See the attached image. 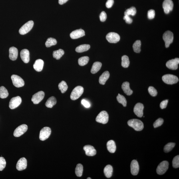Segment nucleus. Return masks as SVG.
<instances>
[{
    "label": "nucleus",
    "mask_w": 179,
    "mask_h": 179,
    "mask_svg": "<svg viewBox=\"0 0 179 179\" xmlns=\"http://www.w3.org/2000/svg\"><path fill=\"white\" fill-rule=\"evenodd\" d=\"M128 125L133 128L137 131H141L143 129L144 124L143 123L139 120L133 119L128 121Z\"/></svg>",
    "instance_id": "nucleus-1"
},
{
    "label": "nucleus",
    "mask_w": 179,
    "mask_h": 179,
    "mask_svg": "<svg viewBox=\"0 0 179 179\" xmlns=\"http://www.w3.org/2000/svg\"><path fill=\"white\" fill-rule=\"evenodd\" d=\"M162 79L164 83L170 85L177 83L179 81L178 78L176 76L170 74L164 75Z\"/></svg>",
    "instance_id": "nucleus-2"
},
{
    "label": "nucleus",
    "mask_w": 179,
    "mask_h": 179,
    "mask_svg": "<svg viewBox=\"0 0 179 179\" xmlns=\"http://www.w3.org/2000/svg\"><path fill=\"white\" fill-rule=\"evenodd\" d=\"M84 92V88L81 86H78L74 88L70 95V98L72 100L78 99Z\"/></svg>",
    "instance_id": "nucleus-3"
},
{
    "label": "nucleus",
    "mask_w": 179,
    "mask_h": 179,
    "mask_svg": "<svg viewBox=\"0 0 179 179\" xmlns=\"http://www.w3.org/2000/svg\"><path fill=\"white\" fill-rule=\"evenodd\" d=\"M163 39L165 43L166 47L168 48L169 47L170 44L172 43L173 41V34L169 31H166L163 35Z\"/></svg>",
    "instance_id": "nucleus-4"
},
{
    "label": "nucleus",
    "mask_w": 179,
    "mask_h": 179,
    "mask_svg": "<svg viewBox=\"0 0 179 179\" xmlns=\"http://www.w3.org/2000/svg\"><path fill=\"white\" fill-rule=\"evenodd\" d=\"M108 118L109 116L107 112L105 111H102L96 116V120L98 122L105 124L108 122Z\"/></svg>",
    "instance_id": "nucleus-5"
},
{
    "label": "nucleus",
    "mask_w": 179,
    "mask_h": 179,
    "mask_svg": "<svg viewBox=\"0 0 179 179\" xmlns=\"http://www.w3.org/2000/svg\"><path fill=\"white\" fill-rule=\"evenodd\" d=\"M34 22L29 21L22 26L19 30V33L21 35H24L31 31L34 26Z\"/></svg>",
    "instance_id": "nucleus-6"
},
{
    "label": "nucleus",
    "mask_w": 179,
    "mask_h": 179,
    "mask_svg": "<svg viewBox=\"0 0 179 179\" xmlns=\"http://www.w3.org/2000/svg\"><path fill=\"white\" fill-rule=\"evenodd\" d=\"M169 163L167 161H164L159 164L157 168V173L159 175H162L165 173L168 168Z\"/></svg>",
    "instance_id": "nucleus-7"
},
{
    "label": "nucleus",
    "mask_w": 179,
    "mask_h": 179,
    "mask_svg": "<svg viewBox=\"0 0 179 179\" xmlns=\"http://www.w3.org/2000/svg\"><path fill=\"white\" fill-rule=\"evenodd\" d=\"M11 79L13 85L16 87H21L24 85V81L19 76L16 75H12Z\"/></svg>",
    "instance_id": "nucleus-8"
},
{
    "label": "nucleus",
    "mask_w": 179,
    "mask_h": 179,
    "mask_svg": "<svg viewBox=\"0 0 179 179\" xmlns=\"http://www.w3.org/2000/svg\"><path fill=\"white\" fill-rule=\"evenodd\" d=\"M51 133V128L45 127L42 128L40 132L39 138L41 141H45L49 138Z\"/></svg>",
    "instance_id": "nucleus-9"
},
{
    "label": "nucleus",
    "mask_w": 179,
    "mask_h": 179,
    "mask_svg": "<svg viewBox=\"0 0 179 179\" xmlns=\"http://www.w3.org/2000/svg\"><path fill=\"white\" fill-rule=\"evenodd\" d=\"M106 39L110 43H116L120 41V37L117 33L114 32H110L106 37Z\"/></svg>",
    "instance_id": "nucleus-10"
},
{
    "label": "nucleus",
    "mask_w": 179,
    "mask_h": 179,
    "mask_svg": "<svg viewBox=\"0 0 179 179\" xmlns=\"http://www.w3.org/2000/svg\"><path fill=\"white\" fill-rule=\"evenodd\" d=\"M28 129V126L26 125L23 124L18 127L14 132V136L15 137H19L25 133Z\"/></svg>",
    "instance_id": "nucleus-11"
},
{
    "label": "nucleus",
    "mask_w": 179,
    "mask_h": 179,
    "mask_svg": "<svg viewBox=\"0 0 179 179\" xmlns=\"http://www.w3.org/2000/svg\"><path fill=\"white\" fill-rule=\"evenodd\" d=\"M22 102V99L20 96L12 98L9 102V107L11 109H14L18 106Z\"/></svg>",
    "instance_id": "nucleus-12"
},
{
    "label": "nucleus",
    "mask_w": 179,
    "mask_h": 179,
    "mask_svg": "<svg viewBox=\"0 0 179 179\" xmlns=\"http://www.w3.org/2000/svg\"><path fill=\"white\" fill-rule=\"evenodd\" d=\"M164 13L168 14L171 11L174 7V3L172 0H164L162 4Z\"/></svg>",
    "instance_id": "nucleus-13"
},
{
    "label": "nucleus",
    "mask_w": 179,
    "mask_h": 179,
    "mask_svg": "<svg viewBox=\"0 0 179 179\" xmlns=\"http://www.w3.org/2000/svg\"><path fill=\"white\" fill-rule=\"evenodd\" d=\"M45 93L43 91L38 92L32 96V101L35 104H39L43 99Z\"/></svg>",
    "instance_id": "nucleus-14"
},
{
    "label": "nucleus",
    "mask_w": 179,
    "mask_h": 179,
    "mask_svg": "<svg viewBox=\"0 0 179 179\" xmlns=\"http://www.w3.org/2000/svg\"><path fill=\"white\" fill-rule=\"evenodd\" d=\"M179 63V58H176L174 59L168 60L167 62L166 65L169 69L175 70L178 69Z\"/></svg>",
    "instance_id": "nucleus-15"
},
{
    "label": "nucleus",
    "mask_w": 179,
    "mask_h": 179,
    "mask_svg": "<svg viewBox=\"0 0 179 179\" xmlns=\"http://www.w3.org/2000/svg\"><path fill=\"white\" fill-rule=\"evenodd\" d=\"M143 104L141 103H138L136 104L134 108V112L135 114L138 117L142 118L143 115Z\"/></svg>",
    "instance_id": "nucleus-16"
},
{
    "label": "nucleus",
    "mask_w": 179,
    "mask_h": 179,
    "mask_svg": "<svg viewBox=\"0 0 179 179\" xmlns=\"http://www.w3.org/2000/svg\"><path fill=\"white\" fill-rule=\"evenodd\" d=\"M131 172L133 176L137 175L139 170V166L138 163L136 160H133L131 163Z\"/></svg>",
    "instance_id": "nucleus-17"
},
{
    "label": "nucleus",
    "mask_w": 179,
    "mask_h": 179,
    "mask_svg": "<svg viewBox=\"0 0 179 179\" xmlns=\"http://www.w3.org/2000/svg\"><path fill=\"white\" fill-rule=\"evenodd\" d=\"M85 35V32L82 29H78L72 32L70 34V37L72 39H78Z\"/></svg>",
    "instance_id": "nucleus-18"
},
{
    "label": "nucleus",
    "mask_w": 179,
    "mask_h": 179,
    "mask_svg": "<svg viewBox=\"0 0 179 179\" xmlns=\"http://www.w3.org/2000/svg\"><path fill=\"white\" fill-rule=\"evenodd\" d=\"M27 161L25 158L20 159L17 164V169L19 171L25 170L27 168Z\"/></svg>",
    "instance_id": "nucleus-19"
},
{
    "label": "nucleus",
    "mask_w": 179,
    "mask_h": 179,
    "mask_svg": "<svg viewBox=\"0 0 179 179\" xmlns=\"http://www.w3.org/2000/svg\"><path fill=\"white\" fill-rule=\"evenodd\" d=\"M84 150L85 151L86 155L93 156L96 154V150L93 146L90 145H86L84 147Z\"/></svg>",
    "instance_id": "nucleus-20"
},
{
    "label": "nucleus",
    "mask_w": 179,
    "mask_h": 179,
    "mask_svg": "<svg viewBox=\"0 0 179 179\" xmlns=\"http://www.w3.org/2000/svg\"><path fill=\"white\" fill-rule=\"evenodd\" d=\"M21 59L24 63H28L30 60V53L28 50L24 49L22 50L20 53Z\"/></svg>",
    "instance_id": "nucleus-21"
},
{
    "label": "nucleus",
    "mask_w": 179,
    "mask_h": 179,
    "mask_svg": "<svg viewBox=\"0 0 179 179\" xmlns=\"http://www.w3.org/2000/svg\"><path fill=\"white\" fill-rule=\"evenodd\" d=\"M18 55V50L15 47L10 48L9 49V57L12 60H15L17 59Z\"/></svg>",
    "instance_id": "nucleus-22"
},
{
    "label": "nucleus",
    "mask_w": 179,
    "mask_h": 179,
    "mask_svg": "<svg viewBox=\"0 0 179 179\" xmlns=\"http://www.w3.org/2000/svg\"><path fill=\"white\" fill-rule=\"evenodd\" d=\"M44 62L41 59H38L36 60L33 65V67L36 71L40 72L43 69Z\"/></svg>",
    "instance_id": "nucleus-23"
},
{
    "label": "nucleus",
    "mask_w": 179,
    "mask_h": 179,
    "mask_svg": "<svg viewBox=\"0 0 179 179\" xmlns=\"http://www.w3.org/2000/svg\"><path fill=\"white\" fill-rule=\"evenodd\" d=\"M130 84L128 82H124L122 85V88L125 93L127 95L130 96L132 94L133 91L130 89Z\"/></svg>",
    "instance_id": "nucleus-24"
},
{
    "label": "nucleus",
    "mask_w": 179,
    "mask_h": 179,
    "mask_svg": "<svg viewBox=\"0 0 179 179\" xmlns=\"http://www.w3.org/2000/svg\"><path fill=\"white\" fill-rule=\"evenodd\" d=\"M110 74L109 72H104L100 76L99 79V83L102 85H104L110 77Z\"/></svg>",
    "instance_id": "nucleus-25"
},
{
    "label": "nucleus",
    "mask_w": 179,
    "mask_h": 179,
    "mask_svg": "<svg viewBox=\"0 0 179 179\" xmlns=\"http://www.w3.org/2000/svg\"><path fill=\"white\" fill-rule=\"evenodd\" d=\"M107 149L110 152L113 153L116 150V146L115 142L114 141L110 140L107 142L106 144Z\"/></svg>",
    "instance_id": "nucleus-26"
},
{
    "label": "nucleus",
    "mask_w": 179,
    "mask_h": 179,
    "mask_svg": "<svg viewBox=\"0 0 179 179\" xmlns=\"http://www.w3.org/2000/svg\"><path fill=\"white\" fill-rule=\"evenodd\" d=\"M113 169L112 167L110 165L106 166L104 169V173L106 178H109L111 177L113 173Z\"/></svg>",
    "instance_id": "nucleus-27"
},
{
    "label": "nucleus",
    "mask_w": 179,
    "mask_h": 179,
    "mask_svg": "<svg viewBox=\"0 0 179 179\" xmlns=\"http://www.w3.org/2000/svg\"><path fill=\"white\" fill-rule=\"evenodd\" d=\"M57 100L54 96H51L47 100L46 102L45 105L47 108H51L57 103Z\"/></svg>",
    "instance_id": "nucleus-28"
},
{
    "label": "nucleus",
    "mask_w": 179,
    "mask_h": 179,
    "mask_svg": "<svg viewBox=\"0 0 179 179\" xmlns=\"http://www.w3.org/2000/svg\"><path fill=\"white\" fill-rule=\"evenodd\" d=\"M102 64L99 62H94L92 66L91 69V72L92 74H95L99 71L101 68Z\"/></svg>",
    "instance_id": "nucleus-29"
},
{
    "label": "nucleus",
    "mask_w": 179,
    "mask_h": 179,
    "mask_svg": "<svg viewBox=\"0 0 179 179\" xmlns=\"http://www.w3.org/2000/svg\"><path fill=\"white\" fill-rule=\"evenodd\" d=\"M90 48V46L88 44H84L78 46L76 49V51L77 53H81L87 51Z\"/></svg>",
    "instance_id": "nucleus-30"
},
{
    "label": "nucleus",
    "mask_w": 179,
    "mask_h": 179,
    "mask_svg": "<svg viewBox=\"0 0 179 179\" xmlns=\"http://www.w3.org/2000/svg\"><path fill=\"white\" fill-rule=\"evenodd\" d=\"M141 42L140 40H137L135 42L133 45V48L134 52L136 53H140L141 51Z\"/></svg>",
    "instance_id": "nucleus-31"
},
{
    "label": "nucleus",
    "mask_w": 179,
    "mask_h": 179,
    "mask_svg": "<svg viewBox=\"0 0 179 179\" xmlns=\"http://www.w3.org/2000/svg\"><path fill=\"white\" fill-rule=\"evenodd\" d=\"M64 54L63 50L61 49L54 51L53 53V57L56 59H59Z\"/></svg>",
    "instance_id": "nucleus-32"
},
{
    "label": "nucleus",
    "mask_w": 179,
    "mask_h": 179,
    "mask_svg": "<svg viewBox=\"0 0 179 179\" xmlns=\"http://www.w3.org/2000/svg\"><path fill=\"white\" fill-rule=\"evenodd\" d=\"M122 65L124 68H127L129 65V59L127 56L124 55L122 58Z\"/></svg>",
    "instance_id": "nucleus-33"
},
{
    "label": "nucleus",
    "mask_w": 179,
    "mask_h": 179,
    "mask_svg": "<svg viewBox=\"0 0 179 179\" xmlns=\"http://www.w3.org/2000/svg\"><path fill=\"white\" fill-rule=\"evenodd\" d=\"M83 170V166L81 164H77L75 168V174L78 177H81L82 176Z\"/></svg>",
    "instance_id": "nucleus-34"
},
{
    "label": "nucleus",
    "mask_w": 179,
    "mask_h": 179,
    "mask_svg": "<svg viewBox=\"0 0 179 179\" xmlns=\"http://www.w3.org/2000/svg\"><path fill=\"white\" fill-rule=\"evenodd\" d=\"M8 90L4 86L0 87V98H7L9 96Z\"/></svg>",
    "instance_id": "nucleus-35"
},
{
    "label": "nucleus",
    "mask_w": 179,
    "mask_h": 179,
    "mask_svg": "<svg viewBox=\"0 0 179 179\" xmlns=\"http://www.w3.org/2000/svg\"><path fill=\"white\" fill-rule=\"evenodd\" d=\"M89 60V58L87 56L80 57L78 60V64L80 66L85 65L88 63Z\"/></svg>",
    "instance_id": "nucleus-36"
},
{
    "label": "nucleus",
    "mask_w": 179,
    "mask_h": 179,
    "mask_svg": "<svg viewBox=\"0 0 179 179\" xmlns=\"http://www.w3.org/2000/svg\"><path fill=\"white\" fill-rule=\"evenodd\" d=\"M57 43V41L54 38H48L45 43L46 47H50L53 46L55 45Z\"/></svg>",
    "instance_id": "nucleus-37"
},
{
    "label": "nucleus",
    "mask_w": 179,
    "mask_h": 179,
    "mask_svg": "<svg viewBox=\"0 0 179 179\" xmlns=\"http://www.w3.org/2000/svg\"><path fill=\"white\" fill-rule=\"evenodd\" d=\"M59 89L61 90V93H64L66 90H67L68 88V86L66 82L62 81L59 83Z\"/></svg>",
    "instance_id": "nucleus-38"
},
{
    "label": "nucleus",
    "mask_w": 179,
    "mask_h": 179,
    "mask_svg": "<svg viewBox=\"0 0 179 179\" xmlns=\"http://www.w3.org/2000/svg\"><path fill=\"white\" fill-rule=\"evenodd\" d=\"M116 98L120 103L122 104L124 107H126L127 105V101L125 98L124 96L119 94L116 97Z\"/></svg>",
    "instance_id": "nucleus-39"
},
{
    "label": "nucleus",
    "mask_w": 179,
    "mask_h": 179,
    "mask_svg": "<svg viewBox=\"0 0 179 179\" xmlns=\"http://www.w3.org/2000/svg\"><path fill=\"white\" fill-rule=\"evenodd\" d=\"M136 13V9L134 7H132L129 9H127L124 12L125 15H128L130 16L135 15Z\"/></svg>",
    "instance_id": "nucleus-40"
},
{
    "label": "nucleus",
    "mask_w": 179,
    "mask_h": 179,
    "mask_svg": "<svg viewBox=\"0 0 179 179\" xmlns=\"http://www.w3.org/2000/svg\"><path fill=\"white\" fill-rule=\"evenodd\" d=\"M176 144L174 143H169L166 145L164 147V151L166 153H168L172 151L174 147Z\"/></svg>",
    "instance_id": "nucleus-41"
},
{
    "label": "nucleus",
    "mask_w": 179,
    "mask_h": 179,
    "mask_svg": "<svg viewBox=\"0 0 179 179\" xmlns=\"http://www.w3.org/2000/svg\"><path fill=\"white\" fill-rule=\"evenodd\" d=\"M172 166L174 168H178L179 167V156L175 157L172 161Z\"/></svg>",
    "instance_id": "nucleus-42"
},
{
    "label": "nucleus",
    "mask_w": 179,
    "mask_h": 179,
    "mask_svg": "<svg viewBox=\"0 0 179 179\" xmlns=\"http://www.w3.org/2000/svg\"><path fill=\"white\" fill-rule=\"evenodd\" d=\"M164 120L162 118H159L154 122L153 126L155 128H156L161 126L164 123Z\"/></svg>",
    "instance_id": "nucleus-43"
},
{
    "label": "nucleus",
    "mask_w": 179,
    "mask_h": 179,
    "mask_svg": "<svg viewBox=\"0 0 179 179\" xmlns=\"http://www.w3.org/2000/svg\"><path fill=\"white\" fill-rule=\"evenodd\" d=\"M148 90L150 95L153 96H155L157 94V91L152 86H150L148 88Z\"/></svg>",
    "instance_id": "nucleus-44"
},
{
    "label": "nucleus",
    "mask_w": 179,
    "mask_h": 179,
    "mask_svg": "<svg viewBox=\"0 0 179 179\" xmlns=\"http://www.w3.org/2000/svg\"><path fill=\"white\" fill-rule=\"evenodd\" d=\"M6 161L3 157H0V171H2L5 167Z\"/></svg>",
    "instance_id": "nucleus-45"
},
{
    "label": "nucleus",
    "mask_w": 179,
    "mask_h": 179,
    "mask_svg": "<svg viewBox=\"0 0 179 179\" xmlns=\"http://www.w3.org/2000/svg\"><path fill=\"white\" fill-rule=\"evenodd\" d=\"M155 15V13L154 10L153 9H150L148 13V17L149 19H152L154 18Z\"/></svg>",
    "instance_id": "nucleus-46"
},
{
    "label": "nucleus",
    "mask_w": 179,
    "mask_h": 179,
    "mask_svg": "<svg viewBox=\"0 0 179 179\" xmlns=\"http://www.w3.org/2000/svg\"><path fill=\"white\" fill-rule=\"evenodd\" d=\"M107 18V15L104 11H102L100 14V21L102 22H104L106 20Z\"/></svg>",
    "instance_id": "nucleus-47"
},
{
    "label": "nucleus",
    "mask_w": 179,
    "mask_h": 179,
    "mask_svg": "<svg viewBox=\"0 0 179 179\" xmlns=\"http://www.w3.org/2000/svg\"><path fill=\"white\" fill-rule=\"evenodd\" d=\"M168 102V100H163L161 102L160 104V107L162 109H164L167 106V104Z\"/></svg>",
    "instance_id": "nucleus-48"
},
{
    "label": "nucleus",
    "mask_w": 179,
    "mask_h": 179,
    "mask_svg": "<svg viewBox=\"0 0 179 179\" xmlns=\"http://www.w3.org/2000/svg\"><path fill=\"white\" fill-rule=\"evenodd\" d=\"M124 19L125 20L126 22L128 24H131L133 21L132 19L128 15H125Z\"/></svg>",
    "instance_id": "nucleus-49"
},
{
    "label": "nucleus",
    "mask_w": 179,
    "mask_h": 179,
    "mask_svg": "<svg viewBox=\"0 0 179 179\" xmlns=\"http://www.w3.org/2000/svg\"><path fill=\"white\" fill-rule=\"evenodd\" d=\"M81 104L86 108H89L90 107V104L89 102L85 99L81 100Z\"/></svg>",
    "instance_id": "nucleus-50"
},
{
    "label": "nucleus",
    "mask_w": 179,
    "mask_h": 179,
    "mask_svg": "<svg viewBox=\"0 0 179 179\" xmlns=\"http://www.w3.org/2000/svg\"><path fill=\"white\" fill-rule=\"evenodd\" d=\"M114 3V0H108L106 3V7L108 8H111L113 5Z\"/></svg>",
    "instance_id": "nucleus-51"
},
{
    "label": "nucleus",
    "mask_w": 179,
    "mask_h": 179,
    "mask_svg": "<svg viewBox=\"0 0 179 179\" xmlns=\"http://www.w3.org/2000/svg\"><path fill=\"white\" fill-rule=\"evenodd\" d=\"M68 0H59V3L60 5H63V4L65 3Z\"/></svg>",
    "instance_id": "nucleus-52"
},
{
    "label": "nucleus",
    "mask_w": 179,
    "mask_h": 179,
    "mask_svg": "<svg viewBox=\"0 0 179 179\" xmlns=\"http://www.w3.org/2000/svg\"><path fill=\"white\" fill-rule=\"evenodd\" d=\"M87 179H91V178H87Z\"/></svg>",
    "instance_id": "nucleus-53"
}]
</instances>
